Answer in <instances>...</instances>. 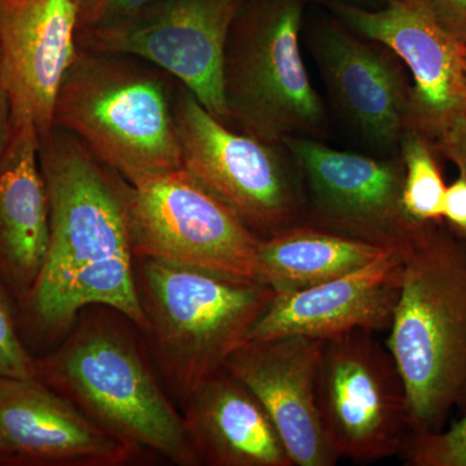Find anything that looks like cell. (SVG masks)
I'll return each mask as SVG.
<instances>
[{
    "label": "cell",
    "instance_id": "obj_29",
    "mask_svg": "<svg viewBox=\"0 0 466 466\" xmlns=\"http://www.w3.org/2000/svg\"><path fill=\"white\" fill-rule=\"evenodd\" d=\"M0 465H16L14 452L2 441H0Z\"/></svg>",
    "mask_w": 466,
    "mask_h": 466
},
{
    "label": "cell",
    "instance_id": "obj_13",
    "mask_svg": "<svg viewBox=\"0 0 466 466\" xmlns=\"http://www.w3.org/2000/svg\"><path fill=\"white\" fill-rule=\"evenodd\" d=\"M309 48L343 119L383 155L400 153L412 91L400 56L388 46L352 32L337 17L314 30Z\"/></svg>",
    "mask_w": 466,
    "mask_h": 466
},
{
    "label": "cell",
    "instance_id": "obj_28",
    "mask_svg": "<svg viewBox=\"0 0 466 466\" xmlns=\"http://www.w3.org/2000/svg\"><path fill=\"white\" fill-rule=\"evenodd\" d=\"M12 127H14V115H12L11 100L3 81L2 66H0V157L11 137Z\"/></svg>",
    "mask_w": 466,
    "mask_h": 466
},
{
    "label": "cell",
    "instance_id": "obj_12",
    "mask_svg": "<svg viewBox=\"0 0 466 466\" xmlns=\"http://www.w3.org/2000/svg\"><path fill=\"white\" fill-rule=\"evenodd\" d=\"M327 3L349 29L388 46L407 66L413 79L407 128L435 147L451 125L466 118V46L438 23L426 0H385L380 9Z\"/></svg>",
    "mask_w": 466,
    "mask_h": 466
},
{
    "label": "cell",
    "instance_id": "obj_21",
    "mask_svg": "<svg viewBox=\"0 0 466 466\" xmlns=\"http://www.w3.org/2000/svg\"><path fill=\"white\" fill-rule=\"evenodd\" d=\"M400 155L404 167L401 205L415 223L443 222L446 184L433 144L407 128L401 135Z\"/></svg>",
    "mask_w": 466,
    "mask_h": 466
},
{
    "label": "cell",
    "instance_id": "obj_26",
    "mask_svg": "<svg viewBox=\"0 0 466 466\" xmlns=\"http://www.w3.org/2000/svg\"><path fill=\"white\" fill-rule=\"evenodd\" d=\"M438 23L466 46V0H426Z\"/></svg>",
    "mask_w": 466,
    "mask_h": 466
},
{
    "label": "cell",
    "instance_id": "obj_22",
    "mask_svg": "<svg viewBox=\"0 0 466 466\" xmlns=\"http://www.w3.org/2000/svg\"><path fill=\"white\" fill-rule=\"evenodd\" d=\"M400 456L407 466H466V410L447 431L410 435Z\"/></svg>",
    "mask_w": 466,
    "mask_h": 466
},
{
    "label": "cell",
    "instance_id": "obj_5",
    "mask_svg": "<svg viewBox=\"0 0 466 466\" xmlns=\"http://www.w3.org/2000/svg\"><path fill=\"white\" fill-rule=\"evenodd\" d=\"M135 279L156 360L186 401L225 368L276 296L254 281L137 258Z\"/></svg>",
    "mask_w": 466,
    "mask_h": 466
},
{
    "label": "cell",
    "instance_id": "obj_15",
    "mask_svg": "<svg viewBox=\"0 0 466 466\" xmlns=\"http://www.w3.org/2000/svg\"><path fill=\"white\" fill-rule=\"evenodd\" d=\"M76 0H0V66L14 119L39 137L54 127L55 103L78 52Z\"/></svg>",
    "mask_w": 466,
    "mask_h": 466
},
{
    "label": "cell",
    "instance_id": "obj_14",
    "mask_svg": "<svg viewBox=\"0 0 466 466\" xmlns=\"http://www.w3.org/2000/svg\"><path fill=\"white\" fill-rule=\"evenodd\" d=\"M321 345L323 339L305 336L248 341L225 364L265 408L297 466H334L341 459L319 415Z\"/></svg>",
    "mask_w": 466,
    "mask_h": 466
},
{
    "label": "cell",
    "instance_id": "obj_9",
    "mask_svg": "<svg viewBox=\"0 0 466 466\" xmlns=\"http://www.w3.org/2000/svg\"><path fill=\"white\" fill-rule=\"evenodd\" d=\"M135 259L177 263L263 283L262 238L184 168L128 192Z\"/></svg>",
    "mask_w": 466,
    "mask_h": 466
},
{
    "label": "cell",
    "instance_id": "obj_8",
    "mask_svg": "<svg viewBox=\"0 0 466 466\" xmlns=\"http://www.w3.org/2000/svg\"><path fill=\"white\" fill-rule=\"evenodd\" d=\"M317 400L337 455L358 464L400 455L413 434L403 379L388 346L372 330L323 339Z\"/></svg>",
    "mask_w": 466,
    "mask_h": 466
},
{
    "label": "cell",
    "instance_id": "obj_16",
    "mask_svg": "<svg viewBox=\"0 0 466 466\" xmlns=\"http://www.w3.org/2000/svg\"><path fill=\"white\" fill-rule=\"evenodd\" d=\"M0 441L16 465L116 466L135 453L35 376H0Z\"/></svg>",
    "mask_w": 466,
    "mask_h": 466
},
{
    "label": "cell",
    "instance_id": "obj_25",
    "mask_svg": "<svg viewBox=\"0 0 466 466\" xmlns=\"http://www.w3.org/2000/svg\"><path fill=\"white\" fill-rule=\"evenodd\" d=\"M443 222L451 231L466 242V179H458L447 187L444 196Z\"/></svg>",
    "mask_w": 466,
    "mask_h": 466
},
{
    "label": "cell",
    "instance_id": "obj_24",
    "mask_svg": "<svg viewBox=\"0 0 466 466\" xmlns=\"http://www.w3.org/2000/svg\"><path fill=\"white\" fill-rule=\"evenodd\" d=\"M153 0H76L79 30L91 29L112 23Z\"/></svg>",
    "mask_w": 466,
    "mask_h": 466
},
{
    "label": "cell",
    "instance_id": "obj_17",
    "mask_svg": "<svg viewBox=\"0 0 466 466\" xmlns=\"http://www.w3.org/2000/svg\"><path fill=\"white\" fill-rule=\"evenodd\" d=\"M403 265V253L390 251L333 280L276 293L245 342L285 336L327 339L352 329H390Z\"/></svg>",
    "mask_w": 466,
    "mask_h": 466
},
{
    "label": "cell",
    "instance_id": "obj_6",
    "mask_svg": "<svg viewBox=\"0 0 466 466\" xmlns=\"http://www.w3.org/2000/svg\"><path fill=\"white\" fill-rule=\"evenodd\" d=\"M308 0H244L225 52L228 126L265 142L320 139L327 112L300 54Z\"/></svg>",
    "mask_w": 466,
    "mask_h": 466
},
{
    "label": "cell",
    "instance_id": "obj_10",
    "mask_svg": "<svg viewBox=\"0 0 466 466\" xmlns=\"http://www.w3.org/2000/svg\"><path fill=\"white\" fill-rule=\"evenodd\" d=\"M244 0H153L106 25L79 30L87 51L148 61L188 88L228 126L223 66L229 29Z\"/></svg>",
    "mask_w": 466,
    "mask_h": 466
},
{
    "label": "cell",
    "instance_id": "obj_4",
    "mask_svg": "<svg viewBox=\"0 0 466 466\" xmlns=\"http://www.w3.org/2000/svg\"><path fill=\"white\" fill-rule=\"evenodd\" d=\"M35 377L131 450L150 451L175 465H201L184 417L153 376L133 333L113 318L81 319L60 348L35 357Z\"/></svg>",
    "mask_w": 466,
    "mask_h": 466
},
{
    "label": "cell",
    "instance_id": "obj_3",
    "mask_svg": "<svg viewBox=\"0 0 466 466\" xmlns=\"http://www.w3.org/2000/svg\"><path fill=\"white\" fill-rule=\"evenodd\" d=\"M177 82L142 58L78 47L55 103L69 131L131 186L180 170Z\"/></svg>",
    "mask_w": 466,
    "mask_h": 466
},
{
    "label": "cell",
    "instance_id": "obj_11",
    "mask_svg": "<svg viewBox=\"0 0 466 466\" xmlns=\"http://www.w3.org/2000/svg\"><path fill=\"white\" fill-rule=\"evenodd\" d=\"M283 143L302 179L303 225L400 253L412 247L428 225L410 220L401 205L404 167L400 153L368 157L308 137H288Z\"/></svg>",
    "mask_w": 466,
    "mask_h": 466
},
{
    "label": "cell",
    "instance_id": "obj_20",
    "mask_svg": "<svg viewBox=\"0 0 466 466\" xmlns=\"http://www.w3.org/2000/svg\"><path fill=\"white\" fill-rule=\"evenodd\" d=\"M386 248L309 225L288 227L262 238V280L287 293L333 280L390 253Z\"/></svg>",
    "mask_w": 466,
    "mask_h": 466
},
{
    "label": "cell",
    "instance_id": "obj_27",
    "mask_svg": "<svg viewBox=\"0 0 466 466\" xmlns=\"http://www.w3.org/2000/svg\"><path fill=\"white\" fill-rule=\"evenodd\" d=\"M435 149L441 157L452 162L466 179V118L451 125L435 143Z\"/></svg>",
    "mask_w": 466,
    "mask_h": 466
},
{
    "label": "cell",
    "instance_id": "obj_1",
    "mask_svg": "<svg viewBox=\"0 0 466 466\" xmlns=\"http://www.w3.org/2000/svg\"><path fill=\"white\" fill-rule=\"evenodd\" d=\"M39 161L50 238L38 280L16 303L26 348L64 336L91 306L115 309L144 330L128 216L131 184L58 126L39 137Z\"/></svg>",
    "mask_w": 466,
    "mask_h": 466
},
{
    "label": "cell",
    "instance_id": "obj_23",
    "mask_svg": "<svg viewBox=\"0 0 466 466\" xmlns=\"http://www.w3.org/2000/svg\"><path fill=\"white\" fill-rule=\"evenodd\" d=\"M14 300L0 283V376H35V357L21 339Z\"/></svg>",
    "mask_w": 466,
    "mask_h": 466
},
{
    "label": "cell",
    "instance_id": "obj_2",
    "mask_svg": "<svg viewBox=\"0 0 466 466\" xmlns=\"http://www.w3.org/2000/svg\"><path fill=\"white\" fill-rule=\"evenodd\" d=\"M388 346L406 386L413 433L466 410V242L428 223L403 253Z\"/></svg>",
    "mask_w": 466,
    "mask_h": 466
},
{
    "label": "cell",
    "instance_id": "obj_19",
    "mask_svg": "<svg viewBox=\"0 0 466 466\" xmlns=\"http://www.w3.org/2000/svg\"><path fill=\"white\" fill-rule=\"evenodd\" d=\"M183 417L201 465L294 466L265 408L226 368L187 398Z\"/></svg>",
    "mask_w": 466,
    "mask_h": 466
},
{
    "label": "cell",
    "instance_id": "obj_18",
    "mask_svg": "<svg viewBox=\"0 0 466 466\" xmlns=\"http://www.w3.org/2000/svg\"><path fill=\"white\" fill-rule=\"evenodd\" d=\"M50 238V204L39 161V135L30 119H14L0 157V283L15 303L41 275Z\"/></svg>",
    "mask_w": 466,
    "mask_h": 466
},
{
    "label": "cell",
    "instance_id": "obj_7",
    "mask_svg": "<svg viewBox=\"0 0 466 466\" xmlns=\"http://www.w3.org/2000/svg\"><path fill=\"white\" fill-rule=\"evenodd\" d=\"M174 116L184 170L251 231L266 238L302 223V179L284 143L265 142L229 127L180 84Z\"/></svg>",
    "mask_w": 466,
    "mask_h": 466
}]
</instances>
